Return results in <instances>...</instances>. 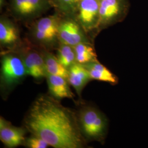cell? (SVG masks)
<instances>
[{"mask_svg": "<svg viewBox=\"0 0 148 148\" xmlns=\"http://www.w3.org/2000/svg\"><path fill=\"white\" fill-rule=\"evenodd\" d=\"M130 7L128 0H101L98 34L104 29L122 21Z\"/></svg>", "mask_w": 148, "mask_h": 148, "instance_id": "obj_7", "label": "cell"}, {"mask_svg": "<svg viewBox=\"0 0 148 148\" xmlns=\"http://www.w3.org/2000/svg\"><path fill=\"white\" fill-rule=\"evenodd\" d=\"M61 15L56 12L53 15L40 18L30 27L27 40L36 47L52 51L57 49L60 41L58 26Z\"/></svg>", "mask_w": 148, "mask_h": 148, "instance_id": "obj_4", "label": "cell"}, {"mask_svg": "<svg viewBox=\"0 0 148 148\" xmlns=\"http://www.w3.org/2000/svg\"><path fill=\"white\" fill-rule=\"evenodd\" d=\"M60 43L73 47L84 42H92L90 36L74 17L62 16L58 26Z\"/></svg>", "mask_w": 148, "mask_h": 148, "instance_id": "obj_8", "label": "cell"}, {"mask_svg": "<svg viewBox=\"0 0 148 148\" xmlns=\"http://www.w3.org/2000/svg\"><path fill=\"white\" fill-rule=\"evenodd\" d=\"M76 112L79 130L87 143L97 142L103 144L108 132V119L95 106H81Z\"/></svg>", "mask_w": 148, "mask_h": 148, "instance_id": "obj_2", "label": "cell"}, {"mask_svg": "<svg viewBox=\"0 0 148 148\" xmlns=\"http://www.w3.org/2000/svg\"><path fill=\"white\" fill-rule=\"evenodd\" d=\"M23 42L19 28L7 16L0 18V45L2 51H13Z\"/></svg>", "mask_w": 148, "mask_h": 148, "instance_id": "obj_10", "label": "cell"}, {"mask_svg": "<svg viewBox=\"0 0 148 148\" xmlns=\"http://www.w3.org/2000/svg\"><path fill=\"white\" fill-rule=\"evenodd\" d=\"M10 5L12 16L24 22L36 19L53 7L50 0H10Z\"/></svg>", "mask_w": 148, "mask_h": 148, "instance_id": "obj_6", "label": "cell"}, {"mask_svg": "<svg viewBox=\"0 0 148 148\" xmlns=\"http://www.w3.org/2000/svg\"><path fill=\"white\" fill-rule=\"evenodd\" d=\"M28 132L54 148H85L76 112L51 95H40L32 103L23 120Z\"/></svg>", "mask_w": 148, "mask_h": 148, "instance_id": "obj_1", "label": "cell"}, {"mask_svg": "<svg viewBox=\"0 0 148 148\" xmlns=\"http://www.w3.org/2000/svg\"><path fill=\"white\" fill-rule=\"evenodd\" d=\"M68 81L70 85L74 88L77 95L81 97L85 86L92 80L87 70L83 65L76 63L69 69Z\"/></svg>", "mask_w": 148, "mask_h": 148, "instance_id": "obj_13", "label": "cell"}, {"mask_svg": "<svg viewBox=\"0 0 148 148\" xmlns=\"http://www.w3.org/2000/svg\"><path fill=\"white\" fill-rule=\"evenodd\" d=\"M87 70L92 79L116 85L118 78L110 70L108 69L98 60L83 65Z\"/></svg>", "mask_w": 148, "mask_h": 148, "instance_id": "obj_14", "label": "cell"}, {"mask_svg": "<svg viewBox=\"0 0 148 148\" xmlns=\"http://www.w3.org/2000/svg\"><path fill=\"white\" fill-rule=\"evenodd\" d=\"M41 49V48H40ZM48 74L59 76L68 79L69 71L59 62L57 56L52 51L41 49Z\"/></svg>", "mask_w": 148, "mask_h": 148, "instance_id": "obj_15", "label": "cell"}, {"mask_svg": "<svg viewBox=\"0 0 148 148\" xmlns=\"http://www.w3.org/2000/svg\"><path fill=\"white\" fill-rule=\"evenodd\" d=\"M27 132L24 126H15L3 117H0V140L6 148H14L24 145Z\"/></svg>", "mask_w": 148, "mask_h": 148, "instance_id": "obj_11", "label": "cell"}, {"mask_svg": "<svg viewBox=\"0 0 148 148\" xmlns=\"http://www.w3.org/2000/svg\"><path fill=\"white\" fill-rule=\"evenodd\" d=\"M57 57L59 62L66 69L76 63L74 47L60 43L57 49Z\"/></svg>", "mask_w": 148, "mask_h": 148, "instance_id": "obj_18", "label": "cell"}, {"mask_svg": "<svg viewBox=\"0 0 148 148\" xmlns=\"http://www.w3.org/2000/svg\"><path fill=\"white\" fill-rule=\"evenodd\" d=\"M76 63L81 65L98 61L95 49L92 42L81 43L74 46Z\"/></svg>", "mask_w": 148, "mask_h": 148, "instance_id": "obj_16", "label": "cell"}, {"mask_svg": "<svg viewBox=\"0 0 148 148\" xmlns=\"http://www.w3.org/2000/svg\"><path fill=\"white\" fill-rule=\"evenodd\" d=\"M101 0H81L74 18L90 36L98 34Z\"/></svg>", "mask_w": 148, "mask_h": 148, "instance_id": "obj_9", "label": "cell"}, {"mask_svg": "<svg viewBox=\"0 0 148 148\" xmlns=\"http://www.w3.org/2000/svg\"><path fill=\"white\" fill-rule=\"evenodd\" d=\"M15 50L21 55L29 76L37 82H41L46 79L47 71L40 48L27 40L23 41L21 45Z\"/></svg>", "mask_w": 148, "mask_h": 148, "instance_id": "obj_5", "label": "cell"}, {"mask_svg": "<svg viewBox=\"0 0 148 148\" xmlns=\"http://www.w3.org/2000/svg\"><path fill=\"white\" fill-rule=\"evenodd\" d=\"M45 79L47 83L49 95L59 101L64 98L74 99L75 95L70 89L68 79L48 73Z\"/></svg>", "mask_w": 148, "mask_h": 148, "instance_id": "obj_12", "label": "cell"}, {"mask_svg": "<svg viewBox=\"0 0 148 148\" xmlns=\"http://www.w3.org/2000/svg\"><path fill=\"white\" fill-rule=\"evenodd\" d=\"M27 73L21 55L16 50L1 53L0 88L3 98L24 81Z\"/></svg>", "mask_w": 148, "mask_h": 148, "instance_id": "obj_3", "label": "cell"}, {"mask_svg": "<svg viewBox=\"0 0 148 148\" xmlns=\"http://www.w3.org/2000/svg\"><path fill=\"white\" fill-rule=\"evenodd\" d=\"M81 0H50L56 11L62 16L74 17Z\"/></svg>", "mask_w": 148, "mask_h": 148, "instance_id": "obj_17", "label": "cell"}, {"mask_svg": "<svg viewBox=\"0 0 148 148\" xmlns=\"http://www.w3.org/2000/svg\"><path fill=\"white\" fill-rule=\"evenodd\" d=\"M5 0H0V7H1V9L2 8V7H3V5H5Z\"/></svg>", "mask_w": 148, "mask_h": 148, "instance_id": "obj_20", "label": "cell"}, {"mask_svg": "<svg viewBox=\"0 0 148 148\" xmlns=\"http://www.w3.org/2000/svg\"><path fill=\"white\" fill-rule=\"evenodd\" d=\"M24 146L28 148H47L49 145L42 138L31 134L26 138Z\"/></svg>", "mask_w": 148, "mask_h": 148, "instance_id": "obj_19", "label": "cell"}]
</instances>
